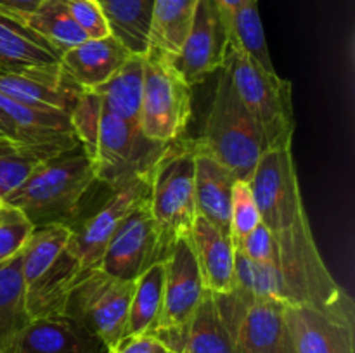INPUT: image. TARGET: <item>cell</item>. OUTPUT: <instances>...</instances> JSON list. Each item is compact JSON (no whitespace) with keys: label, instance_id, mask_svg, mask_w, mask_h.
I'll return each instance as SVG.
<instances>
[{"label":"cell","instance_id":"cell-1","mask_svg":"<svg viewBox=\"0 0 355 353\" xmlns=\"http://www.w3.org/2000/svg\"><path fill=\"white\" fill-rule=\"evenodd\" d=\"M262 224L277 246V270L288 303L355 320L352 296L326 266L304 206L291 147L267 149L250 180Z\"/></svg>","mask_w":355,"mask_h":353},{"label":"cell","instance_id":"cell-31","mask_svg":"<svg viewBox=\"0 0 355 353\" xmlns=\"http://www.w3.org/2000/svg\"><path fill=\"white\" fill-rule=\"evenodd\" d=\"M234 287L255 298H277L288 303L279 270L274 265L253 262L239 249L234 253Z\"/></svg>","mask_w":355,"mask_h":353},{"label":"cell","instance_id":"cell-6","mask_svg":"<svg viewBox=\"0 0 355 353\" xmlns=\"http://www.w3.org/2000/svg\"><path fill=\"white\" fill-rule=\"evenodd\" d=\"M224 66L238 97L260 128L266 149L291 147L295 116L290 80L260 68L232 42L227 45Z\"/></svg>","mask_w":355,"mask_h":353},{"label":"cell","instance_id":"cell-25","mask_svg":"<svg viewBox=\"0 0 355 353\" xmlns=\"http://www.w3.org/2000/svg\"><path fill=\"white\" fill-rule=\"evenodd\" d=\"M16 23L33 31L58 54L76 47L89 38L75 23L64 0H44L37 10L21 16Z\"/></svg>","mask_w":355,"mask_h":353},{"label":"cell","instance_id":"cell-35","mask_svg":"<svg viewBox=\"0 0 355 353\" xmlns=\"http://www.w3.org/2000/svg\"><path fill=\"white\" fill-rule=\"evenodd\" d=\"M69 14L89 38H104L110 35L103 9L97 0H64Z\"/></svg>","mask_w":355,"mask_h":353},{"label":"cell","instance_id":"cell-33","mask_svg":"<svg viewBox=\"0 0 355 353\" xmlns=\"http://www.w3.org/2000/svg\"><path fill=\"white\" fill-rule=\"evenodd\" d=\"M33 230L35 225L19 208L0 201V263L19 255Z\"/></svg>","mask_w":355,"mask_h":353},{"label":"cell","instance_id":"cell-21","mask_svg":"<svg viewBox=\"0 0 355 353\" xmlns=\"http://www.w3.org/2000/svg\"><path fill=\"white\" fill-rule=\"evenodd\" d=\"M61 54L23 24L0 14V71L31 75L61 68Z\"/></svg>","mask_w":355,"mask_h":353},{"label":"cell","instance_id":"cell-3","mask_svg":"<svg viewBox=\"0 0 355 353\" xmlns=\"http://www.w3.org/2000/svg\"><path fill=\"white\" fill-rule=\"evenodd\" d=\"M69 235V225H40L21 251L24 307L30 318L64 314L69 291L83 273L68 246Z\"/></svg>","mask_w":355,"mask_h":353},{"label":"cell","instance_id":"cell-16","mask_svg":"<svg viewBox=\"0 0 355 353\" xmlns=\"http://www.w3.org/2000/svg\"><path fill=\"white\" fill-rule=\"evenodd\" d=\"M286 331L297 353H355V320L307 305L286 303Z\"/></svg>","mask_w":355,"mask_h":353},{"label":"cell","instance_id":"cell-24","mask_svg":"<svg viewBox=\"0 0 355 353\" xmlns=\"http://www.w3.org/2000/svg\"><path fill=\"white\" fill-rule=\"evenodd\" d=\"M198 0H155L148 51L173 59L182 48Z\"/></svg>","mask_w":355,"mask_h":353},{"label":"cell","instance_id":"cell-40","mask_svg":"<svg viewBox=\"0 0 355 353\" xmlns=\"http://www.w3.org/2000/svg\"><path fill=\"white\" fill-rule=\"evenodd\" d=\"M0 135L3 137H10V138H17V132L16 127H14L12 120L0 109ZM19 141V138H17Z\"/></svg>","mask_w":355,"mask_h":353},{"label":"cell","instance_id":"cell-32","mask_svg":"<svg viewBox=\"0 0 355 353\" xmlns=\"http://www.w3.org/2000/svg\"><path fill=\"white\" fill-rule=\"evenodd\" d=\"M101 114H103V100L94 90H82L78 100L69 113L73 132L90 159L94 158L97 147Z\"/></svg>","mask_w":355,"mask_h":353},{"label":"cell","instance_id":"cell-19","mask_svg":"<svg viewBox=\"0 0 355 353\" xmlns=\"http://www.w3.org/2000/svg\"><path fill=\"white\" fill-rule=\"evenodd\" d=\"M130 55L127 47L113 35H107L104 38H87L76 47L62 52L59 62L69 80L83 90H90L110 80Z\"/></svg>","mask_w":355,"mask_h":353},{"label":"cell","instance_id":"cell-36","mask_svg":"<svg viewBox=\"0 0 355 353\" xmlns=\"http://www.w3.org/2000/svg\"><path fill=\"white\" fill-rule=\"evenodd\" d=\"M241 253H245L248 258L253 262L267 263V265H274L277 269V246L274 241L272 234L269 228L260 221L246 237H243L238 244L234 246Z\"/></svg>","mask_w":355,"mask_h":353},{"label":"cell","instance_id":"cell-7","mask_svg":"<svg viewBox=\"0 0 355 353\" xmlns=\"http://www.w3.org/2000/svg\"><path fill=\"white\" fill-rule=\"evenodd\" d=\"M193 114V87L184 80L172 59L158 52L144 54L139 127L155 142L177 141L186 132Z\"/></svg>","mask_w":355,"mask_h":353},{"label":"cell","instance_id":"cell-39","mask_svg":"<svg viewBox=\"0 0 355 353\" xmlns=\"http://www.w3.org/2000/svg\"><path fill=\"white\" fill-rule=\"evenodd\" d=\"M246 2H248V0H214L215 9H217V14L218 17H220L222 24H224L227 37H229V30H231L232 17H234L236 10Z\"/></svg>","mask_w":355,"mask_h":353},{"label":"cell","instance_id":"cell-20","mask_svg":"<svg viewBox=\"0 0 355 353\" xmlns=\"http://www.w3.org/2000/svg\"><path fill=\"white\" fill-rule=\"evenodd\" d=\"M234 180L236 176L198 142L194 158V194L198 215L207 218L225 234L231 230V194Z\"/></svg>","mask_w":355,"mask_h":353},{"label":"cell","instance_id":"cell-5","mask_svg":"<svg viewBox=\"0 0 355 353\" xmlns=\"http://www.w3.org/2000/svg\"><path fill=\"white\" fill-rule=\"evenodd\" d=\"M201 147L222 163L236 180H252L267 151L260 128L238 97L227 68L222 66L201 137Z\"/></svg>","mask_w":355,"mask_h":353},{"label":"cell","instance_id":"cell-12","mask_svg":"<svg viewBox=\"0 0 355 353\" xmlns=\"http://www.w3.org/2000/svg\"><path fill=\"white\" fill-rule=\"evenodd\" d=\"M162 239L149 211L148 199L128 211L114 230L99 269L121 280H135L149 266L163 262Z\"/></svg>","mask_w":355,"mask_h":353},{"label":"cell","instance_id":"cell-22","mask_svg":"<svg viewBox=\"0 0 355 353\" xmlns=\"http://www.w3.org/2000/svg\"><path fill=\"white\" fill-rule=\"evenodd\" d=\"M142 87H144V55L132 54L110 80L90 90L101 97L104 111L139 125Z\"/></svg>","mask_w":355,"mask_h":353},{"label":"cell","instance_id":"cell-23","mask_svg":"<svg viewBox=\"0 0 355 353\" xmlns=\"http://www.w3.org/2000/svg\"><path fill=\"white\" fill-rule=\"evenodd\" d=\"M110 35L130 54L144 55L149 47V30L155 0H97Z\"/></svg>","mask_w":355,"mask_h":353},{"label":"cell","instance_id":"cell-13","mask_svg":"<svg viewBox=\"0 0 355 353\" xmlns=\"http://www.w3.org/2000/svg\"><path fill=\"white\" fill-rule=\"evenodd\" d=\"M148 194L149 183L148 175H146L120 187L118 190H113L103 206L97 208L90 217H87L80 224L69 225L71 235H69L68 246L78 258L83 272L99 266L104 251L120 221L128 211L148 199Z\"/></svg>","mask_w":355,"mask_h":353},{"label":"cell","instance_id":"cell-34","mask_svg":"<svg viewBox=\"0 0 355 353\" xmlns=\"http://www.w3.org/2000/svg\"><path fill=\"white\" fill-rule=\"evenodd\" d=\"M262 221L259 204L252 185L246 180H234L231 194V230L232 244H238Z\"/></svg>","mask_w":355,"mask_h":353},{"label":"cell","instance_id":"cell-41","mask_svg":"<svg viewBox=\"0 0 355 353\" xmlns=\"http://www.w3.org/2000/svg\"><path fill=\"white\" fill-rule=\"evenodd\" d=\"M279 353H297V352H295L293 341H291V338H290V334H288V331H286V336H284L283 345H281Z\"/></svg>","mask_w":355,"mask_h":353},{"label":"cell","instance_id":"cell-27","mask_svg":"<svg viewBox=\"0 0 355 353\" xmlns=\"http://www.w3.org/2000/svg\"><path fill=\"white\" fill-rule=\"evenodd\" d=\"M163 291H165V265L163 262H158L134 280V294H132L125 338L151 334L162 314Z\"/></svg>","mask_w":355,"mask_h":353},{"label":"cell","instance_id":"cell-11","mask_svg":"<svg viewBox=\"0 0 355 353\" xmlns=\"http://www.w3.org/2000/svg\"><path fill=\"white\" fill-rule=\"evenodd\" d=\"M211 294L218 314L232 332L236 353H279L286 336V301L255 298L238 287L231 293Z\"/></svg>","mask_w":355,"mask_h":353},{"label":"cell","instance_id":"cell-30","mask_svg":"<svg viewBox=\"0 0 355 353\" xmlns=\"http://www.w3.org/2000/svg\"><path fill=\"white\" fill-rule=\"evenodd\" d=\"M229 42L241 48L250 59L269 73H276L267 47L263 24L259 12V0H248L236 10L232 17Z\"/></svg>","mask_w":355,"mask_h":353},{"label":"cell","instance_id":"cell-8","mask_svg":"<svg viewBox=\"0 0 355 353\" xmlns=\"http://www.w3.org/2000/svg\"><path fill=\"white\" fill-rule=\"evenodd\" d=\"M132 294L134 280L116 279L97 266L73 284L64 314L82 322L110 353L125 338Z\"/></svg>","mask_w":355,"mask_h":353},{"label":"cell","instance_id":"cell-15","mask_svg":"<svg viewBox=\"0 0 355 353\" xmlns=\"http://www.w3.org/2000/svg\"><path fill=\"white\" fill-rule=\"evenodd\" d=\"M2 353H106L103 343L68 314L30 318Z\"/></svg>","mask_w":355,"mask_h":353},{"label":"cell","instance_id":"cell-29","mask_svg":"<svg viewBox=\"0 0 355 353\" xmlns=\"http://www.w3.org/2000/svg\"><path fill=\"white\" fill-rule=\"evenodd\" d=\"M55 152L0 135V201L23 185L30 173Z\"/></svg>","mask_w":355,"mask_h":353},{"label":"cell","instance_id":"cell-28","mask_svg":"<svg viewBox=\"0 0 355 353\" xmlns=\"http://www.w3.org/2000/svg\"><path fill=\"white\" fill-rule=\"evenodd\" d=\"M28 320L19 253L0 263V353Z\"/></svg>","mask_w":355,"mask_h":353},{"label":"cell","instance_id":"cell-2","mask_svg":"<svg viewBox=\"0 0 355 353\" xmlns=\"http://www.w3.org/2000/svg\"><path fill=\"white\" fill-rule=\"evenodd\" d=\"M94 182V163L78 144L37 165L23 185L9 194L3 203L19 208L35 227L71 225Z\"/></svg>","mask_w":355,"mask_h":353},{"label":"cell","instance_id":"cell-9","mask_svg":"<svg viewBox=\"0 0 355 353\" xmlns=\"http://www.w3.org/2000/svg\"><path fill=\"white\" fill-rule=\"evenodd\" d=\"M166 144L146 137L137 123L125 121L103 109L92 158L96 182L104 183L113 192L135 179L146 176Z\"/></svg>","mask_w":355,"mask_h":353},{"label":"cell","instance_id":"cell-18","mask_svg":"<svg viewBox=\"0 0 355 353\" xmlns=\"http://www.w3.org/2000/svg\"><path fill=\"white\" fill-rule=\"evenodd\" d=\"M82 90V87L66 76L62 68L31 75L0 71V93L24 106L52 107L71 113Z\"/></svg>","mask_w":355,"mask_h":353},{"label":"cell","instance_id":"cell-4","mask_svg":"<svg viewBox=\"0 0 355 353\" xmlns=\"http://www.w3.org/2000/svg\"><path fill=\"white\" fill-rule=\"evenodd\" d=\"M198 141L168 142L148 173V206L158 227L163 251L187 237L198 217L194 194V158Z\"/></svg>","mask_w":355,"mask_h":353},{"label":"cell","instance_id":"cell-10","mask_svg":"<svg viewBox=\"0 0 355 353\" xmlns=\"http://www.w3.org/2000/svg\"><path fill=\"white\" fill-rule=\"evenodd\" d=\"M165 291L163 308L151 336L163 343L170 353H179L186 339L187 327L205 294L196 256L187 237L173 242L163 258Z\"/></svg>","mask_w":355,"mask_h":353},{"label":"cell","instance_id":"cell-17","mask_svg":"<svg viewBox=\"0 0 355 353\" xmlns=\"http://www.w3.org/2000/svg\"><path fill=\"white\" fill-rule=\"evenodd\" d=\"M200 266L205 289L222 294L234 289V253L231 235L198 215L187 235Z\"/></svg>","mask_w":355,"mask_h":353},{"label":"cell","instance_id":"cell-38","mask_svg":"<svg viewBox=\"0 0 355 353\" xmlns=\"http://www.w3.org/2000/svg\"><path fill=\"white\" fill-rule=\"evenodd\" d=\"M44 0H0V14L9 19L17 21L21 16L33 12Z\"/></svg>","mask_w":355,"mask_h":353},{"label":"cell","instance_id":"cell-14","mask_svg":"<svg viewBox=\"0 0 355 353\" xmlns=\"http://www.w3.org/2000/svg\"><path fill=\"white\" fill-rule=\"evenodd\" d=\"M227 45L229 37L214 0H198L189 35L172 62L191 87L198 85L224 66Z\"/></svg>","mask_w":355,"mask_h":353},{"label":"cell","instance_id":"cell-37","mask_svg":"<svg viewBox=\"0 0 355 353\" xmlns=\"http://www.w3.org/2000/svg\"><path fill=\"white\" fill-rule=\"evenodd\" d=\"M110 353H170L159 339L151 334L128 336Z\"/></svg>","mask_w":355,"mask_h":353},{"label":"cell","instance_id":"cell-26","mask_svg":"<svg viewBox=\"0 0 355 353\" xmlns=\"http://www.w3.org/2000/svg\"><path fill=\"white\" fill-rule=\"evenodd\" d=\"M179 353H236L232 332L218 314L214 294L208 289L191 318Z\"/></svg>","mask_w":355,"mask_h":353}]
</instances>
